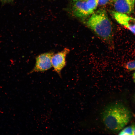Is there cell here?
I'll return each instance as SVG.
<instances>
[{"label": "cell", "instance_id": "1", "mask_svg": "<svg viewBox=\"0 0 135 135\" xmlns=\"http://www.w3.org/2000/svg\"><path fill=\"white\" fill-rule=\"evenodd\" d=\"M101 115L105 126L116 132L122 129L128 123L131 118V114L128 109L122 104L117 102L106 107Z\"/></svg>", "mask_w": 135, "mask_h": 135}, {"label": "cell", "instance_id": "2", "mask_svg": "<svg viewBox=\"0 0 135 135\" xmlns=\"http://www.w3.org/2000/svg\"><path fill=\"white\" fill-rule=\"evenodd\" d=\"M86 24L103 42L110 47L113 46V28L105 10L100 9L94 12Z\"/></svg>", "mask_w": 135, "mask_h": 135}, {"label": "cell", "instance_id": "3", "mask_svg": "<svg viewBox=\"0 0 135 135\" xmlns=\"http://www.w3.org/2000/svg\"><path fill=\"white\" fill-rule=\"evenodd\" d=\"M54 54L53 52H50L38 56L36 58L35 66L30 73L43 72L50 69L52 67L51 60Z\"/></svg>", "mask_w": 135, "mask_h": 135}, {"label": "cell", "instance_id": "4", "mask_svg": "<svg viewBox=\"0 0 135 135\" xmlns=\"http://www.w3.org/2000/svg\"><path fill=\"white\" fill-rule=\"evenodd\" d=\"M70 52L69 48H66L61 51L54 54L52 58V66L60 77H61V71L66 65V56Z\"/></svg>", "mask_w": 135, "mask_h": 135}, {"label": "cell", "instance_id": "5", "mask_svg": "<svg viewBox=\"0 0 135 135\" xmlns=\"http://www.w3.org/2000/svg\"><path fill=\"white\" fill-rule=\"evenodd\" d=\"M111 14L118 23L135 34V18L127 14L120 13L114 11H112Z\"/></svg>", "mask_w": 135, "mask_h": 135}, {"label": "cell", "instance_id": "6", "mask_svg": "<svg viewBox=\"0 0 135 135\" xmlns=\"http://www.w3.org/2000/svg\"><path fill=\"white\" fill-rule=\"evenodd\" d=\"M135 0H114L113 6L115 11L129 14L134 10Z\"/></svg>", "mask_w": 135, "mask_h": 135}, {"label": "cell", "instance_id": "7", "mask_svg": "<svg viewBox=\"0 0 135 135\" xmlns=\"http://www.w3.org/2000/svg\"><path fill=\"white\" fill-rule=\"evenodd\" d=\"M85 1H76L72 7L74 14L78 17H83L91 14L88 10Z\"/></svg>", "mask_w": 135, "mask_h": 135}, {"label": "cell", "instance_id": "8", "mask_svg": "<svg viewBox=\"0 0 135 135\" xmlns=\"http://www.w3.org/2000/svg\"><path fill=\"white\" fill-rule=\"evenodd\" d=\"M98 0H87V7L92 14L94 12L98 5Z\"/></svg>", "mask_w": 135, "mask_h": 135}, {"label": "cell", "instance_id": "9", "mask_svg": "<svg viewBox=\"0 0 135 135\" xmlns=\"http://www.w3.org/2000/svg\"><path fill=\"white\" fill-rule=\"evenodd\" d=\"M119 135H133L132 130L131 126H127L123 129L118 134Z\"/></svg>", "mask_w": 135, "mask_h": 135}, {"label": "cell", "instance_id": "10", "mask_svg": "<svg viewBox=\"0 0 135 135\" xmlns=\"http://www.w3.org/2000/svg\"><path fill=\"white\" fill-rule=\"evenodd\" d=\"M124 67L126 69L130 71L135 70V60L127 62L125 64Z\"/></svg>", "mask_w": 135, "mask_h": 135}, {"label": "cell", "instance_id": "11", "mask_svg": "<svg viewBox=\"0 0 135 135\" xmlns=\"http://www.w3.org/2000/svg\"><path fill=\"white\" fill-rule=\"evenodd\" d=\"M112 0H98V5L100 6H104L107 4Z\"/></svg>", "mask_w": 135, "mask_h": 135}, {"label": "cell", "instance_id": "12", "mask_svg": "<svg viewBox=\"0 0 135 135\" xmlns=\"http://www.w3.org/2000/svg\"><path fill=\"white\" fill-rule=\"evenodd\" d=\"M131 126L132 128L133 135H135V124H133Z\"/></svg>", "mask_w": 135, "mask_h": 135}, {"label": "cell", "instance_id": "13", "mask_svg": "<svg viewBox=\"0 0 135 135\" xmlns=\"http://www.w3.org/2000/svg\"><path fill=\"white\" fill-rule=\"evenodd\" d=\"M13 0H0V1L3 2H7L12 1Z\"/></svg>", "mask_w": 135, "mask_h": 135}, {"label": "cell", "instance_id": "14", "mask_svg": "<svg viewBox=\"0 0 135 135\" xmlns=\"http://www.w3.org/2000/svg\"><path fill=\"white\" fill-rule=\"evenodd\" d=\"M133 77L134 80H135V72L133 74Z\"/></svg>", "mask_w": 135, "mask_h": 135}, {"label": "cell", "instance_id": "15", "mask_svg": "<svg viewBox=\"0 0 135 135\" xmlns=\"http://www.w3.org/2000/svg\"><path fill=\"white\" fill-rule=\"evenodd\" d=\"M73 0V1H81L82 0Z\"/></svg>", "mask_w": 135, "mask_h": 135}, {"label": "cell", "instance_id": "16", "mask_svg": "<svg viewBox=\"0 0 135 135\" xmlns=\"http://www.w3.org/2000/svg\"><path fill=\"white\" fill-rule=\"evenodd\" d=\"M134 100H135V94H134Z\"/></svg>", "mask_w": 135, "mask_h": 135}, {"label": "cell", "instance_id": "17", "mask_svg": "<svg viewBox=\"0 0 135 135\" xmlns=\"http://www.w3.org/2000/svg\"><path fill=\"white\" fill-rule=\"evenodd\" d=\"M87 0H83V1H86Z\"/></svg>", "mask_w": 135, "mask_h": 135}, {"label": "cell", "instance_id": "18", "mask_svg": "<svg viewBox=\"0 0 135 135\" xmlns=\"http://www.w3.org/2000/svg\"><path fill=\"white\" fill-rule=\"evenodd\" d=\"M134 82L135 83V80H134Z\"/></svg>", "mask_w": 135, "mask_h": 135}]
</instances>
